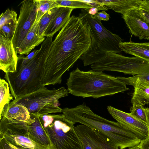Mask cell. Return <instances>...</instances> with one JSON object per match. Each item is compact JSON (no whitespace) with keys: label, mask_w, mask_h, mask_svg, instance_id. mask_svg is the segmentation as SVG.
Instances as JSON below:
<instances>
[{"label":"cell","mask_w":149,"mask_h":149,"mask_svg":"<svg viewBox=\"0 0 149 149\" xmlns=\"http://www.w3.org/2000/svg\"><path fill=\"white\" fill-rule=\"evenodd\" d=\"M62 112L74 124L79 123L98 131L111 144L120 149L133 147L141 141L119 123L107 120L94 113L85 102L73 108H65Z\"/></svg>","instance_id":"cell-2"},{"label":"cell","mask_w":149,"mask_h":149,"mask_svg":"<svg viewBox=\"0 0 149 149\" xmlns=\"http://www.w3.org/2000/svg\"><path fill=\"white\" fill-rule=\"evenodd\" d=\"M49 138L50 149H83L74 124L63 114L39 116Z\"/></svg>","instance_id":"cell-6"},{"label":"cell","mask_w":149,"mask_h":149,"mask_svg":"<svg viewBox=\"0 0 149 149\" xmlns=\"http://www.w3.org/2000/svg\"><path fill=\"white\" fill-rule=\"evenodd\" d=\"M74 9L60 7L45 30L44 36L53 37V35L65 25L70 18V15Z\"/></svg>","instance_id":"cell-18"},{"label":"cell","mask_w":149,"mask_h":149,"mask_svg":"<svg viewBox=\"0 0 149 149\" xmlns=\"http://www.w3.org/2000/svg\"><path fill=\"white\" fill-rule=\"evenodd\" d=\"M59 7L52 9L46 13L39 21L38 33L40 37L44 36V33L51 21L59 9Z\"/></svg>","instance_id":"cell-23"},{"label":"cell","mask_w":149,"mask_h":149,"mask_svg":"<svg viewBox=\"0 0 149 149\" xmlns=\"http://www.w3.org/2000/svg\"><path fill=\"white\" fill-rule=\"evenodd\" d=\"M139 146L141 149H149V135L147 138L141 141Z\"/></svg>","instance_id":"cell-33"},{"label":"cell","mask_w":149,"mask_h":149,"mask_svg":"<svg viewBox=\"0 0 149 149\" xmlns=\"http://www.w3.org/2000/svg\"><path fill=\"white\" fill-rule=\"evenodd\" d=\"M138 9L142 17L149 22V3L147 0H141Z\"/></svg>","instance_id":"cell-28"},{"label":"cell","mask_w":149,"mask_h":149,"mask_svg":"<svg viewBox=\"0 0 149 149\" xmlns=\"http://www.w3.org/2000/svg\"><path fill=\"white\" fill-rule=\"evenodd\" d=\"M119 47L125 53L140 58L149 62V42L139 43L121 42Z\"/></svg>","instance_id":"cell-20"},{"label":"cell","mask_w":149,"mask_h":149,"mask_svg":"<svg viewBox=\"0 0 149 149\" xmlns=\"http://www.w3.org/2000/svg\"><path fill=\"white\" fill-rule=\"evenodd\" d=\"M145 111L147 119V124L149 130V108H145Z\"/></svg>","instance_id":"cell-36"},{"label":"cell","mask_w":149,"mask_h":149,"mask_svg":"<svg viewBox=\"0 0 149 149\" xmlns=\"http://www.w3.org/2000/svg\"><path fill=\"white\" fill-rule=\"evenodd\" d=\"M0 149H15L13 145L3 137L0 135Z\"/></svg>","instance_id":"cell-31"},{"label":"cell","mask_w":149,"mask_h":149,"mask_svg":"<svg viewBox=\"0 0 149 149\" xmlns=\"http://www.w3.org/2000/svg\"></svg>","instance_id":"cell-40"},{"label":"cell","mask_w":149,"mask_h":149,"mask_svg":"<svg viewBox=\"0 0 149 149\" xmlns=\"http://www.w3.org/2000/svg\"><path fill=\"white\" fill-rule=\"evenodd\" d=\"M18 57L12 42L0 33V69L5 73L17 70Z\"/></svg>","instance_id":"cell-13"},{"label":"cell","mask_w":149,"mask_h":149,"mask_svg":"<svg viewBox=\"0 0 149 149\" xmlns=\"http://www.w3.org/2000/svg\"><path fill=\"white\" fill-rule=\"evenodd\" d=\"M4 117L9 119L25 122L28 124L34 121L27 109L24 106L12 101L6 104L0 116V119Z\"/></svg>","instance_id":"cell-15"},{"label":"cell","mask_w":149,"mask_h":149,"mask_svg":"<svg viewBox=\"0 0 149 149\" xmlns=\"http://www.w3.org/2000/svg\"><path fill=\"white\" fill-rule=\"evenodd\" d=\"M108 9L123 15L129 11L139 7L140 0H98Z\"/></svg>","instance_id":"cell-21"},{"label":"cell","mask_w":149,"mask_h":149,"mask_svg":"<svg viewBox=\"0 0 149 149\" xmlns=\"http://www.w3.org/2000/svg\"><path fill=\"white\" fill-rule=\"evenodd\" d=\"M137 75L140 78L144 80L149 81V72Z\"/></svg>","instance_id":"cell-35"},{"label":"cell","mask_w":149,"mask_h":149,"mask_svg":"<svg viewBox=\"0 0 149 149\" xmlns=\"http://www.w3.org/2000/svg\"><path fill=\"white\" fill-rule=\"evenodd\" d=\"M56 1L59 7H68L74 9L77 8L89 9L92 8L90 4L81 0H56Z\"/></svg>","instance_id":"cell-25"},{"label":"cell","mask_w":149,"mask_h":149,"mask_svg":"<svg viewBox=\"0 0 149 149\" xmlns=\"http://www.w3.org/2000/svg\"><path fill=\"white\" fill-rule=\"evenodd\" d=\"M20 13L12 42L16 53L35 22L38 6L36 0H25L21 2Z\"/></svg>","instance_id":"cell-9"},{"label":"cell","mask_w":149,"mask_h":149,"mask_svg":"<svg viewBox=\"0 0 149 149\" xmlns=\"http://www.w3.org/2000/svg\"><path fill=\"white\" fill-rule=\"evenodd\" d=\"M88 13L91 15H95L98 13V10L95 8H91L88 9Z\"/></svg>","instance_id":"cell-34"},{"label":"cell","mask_w":149,"mask_h":149,"mask_svg":"<svg viewBox=\"0 0 149 149\" xmlns=\"http://www.w3.org/2000/svg\"><path fill=\"white\" fill-rule=\"evenodd\" d=\"M9 143L14 146L24 149H49L32 141L29 135L22 133H0Z\"/></svg>","instance_id":"cell-17"},{"label":"cell","mask_w":149,"mask_h":149,"mask_svg":"<svg viewBox=\"0 0 149 149\" xmlns=\"http://www.w3.org/2000/svg\"><path fill=\"white\" fill-rule=\"evenodd\" d=\"M34 121L28 124L29 138L39 145L46 146L50 149V143L49 138L44 128L39 116H31Z\"/></svg>","instance_id":"cell-16"},{"label":"cell","mask_w":149,"mask_h":149,"mask_svg":"<svg viewBox=\"0 0 149 149\" xmlns=\"http://www.w3.org/2000/svg\"><path fill=\"white\" fill-rule=\"evenodd\" d=\"M91 42L86 23L72 16L52 42L42 68V86L61 84L63 74L87 52Z\"/></svg>","instance_id":"cell-1"},{"label":"cell","mask_w":149,"mask_h":149,"mask_svg":"<svg viewBox=\"0 0 149 149\" xmlns=\"http://www.w3.org/2000/svg\"><path fill=\"white\" fill-rule=\"evenodd\" d=\"M68 91L64 87L50 90L42 87L32 93L20 96L12 102L25 107L31 116H40L62 112L58 100L67 96Z\"/></svg>","instance_id":"cell-7"},{"label":"cell","mask_w":149,"mask_h":149,"mask_svg":"<svg viewBox=\"0 0 149 149\" xmlns=\"http://www.w3.org/2000/svg\"><path fill=\"white\" fill-rule=\"evenodd\" d=\"M66 84L69 93L83 98L96 99L129 90L117 77L93 70L82 71L78 68L70 73Z\"/></svg>","instance_id":"cell-3"},{"label":"cell","mask_w":149,"mask_h":149,"mask_svg":"<svg viewBox=\"0 0 149 149\" xmlns=\"http://www.w3.org/2000/svg\"><path fill=\"white\" fill-rule=\"evenodd\" d=\"M53 37H47L34 57L23 65L17 64V71L6 73L4 79L9 85L14 99L34 92L42 86L41 72L43 64L50 49Z\"/></svg>","instance_id":"cell-4"},{"label":"cell","mask_w":149,"mask_h":149,"mask_svg":"<svg viewBox=\"0 0 149 149\" xmlns=\"http://www.w3.org/2000/svg\"><path fill=\"white\" fill-rule=\"evenodd\" d=\"M38 50L35 49L26 56L18 57V60L20 62H18L17 64L20 65H25L30 61L36 55Z\"/></svg>","instance_id":"cell-29"},{"label":"cell","mask_w":149,"mask_h":149,"mask_svg":"<svg viewBox=\"0 0 149 149\" xmlns=\"http://www.w3.org/2000/svg\"><path fill=\"white\" fill-rule=\"evenodd\" d=\"M83 149H120L110 143L98 131L84 125L74 127Z\"/></svg>","instance_id":"cell-11"},{"label":"cell","mask_w":149,"mask_h":149,"mask_svg":"<svg viewBox=\"0 0 149 149\" xmlns=\"http://www.w3.org/2000/svg\"><path fill=\"white\" fill-rule=\"evenodd\" d=\"M8 83L4 79H0V116L5 106L13 100V96L10 93Z\"/></svg>","instance_id":"cell-22"},{"label":"cell","mask_w":149,"mask_h":149,"mask_svg":"<svg viewBox=\"0 0 149 149\" xmlns=\"http://www.w3.org/2000/svg\"><path fill=\"white\" fill-rule=\"evenodd\" d=\"M129 32L140 40H149V22L140 14L138 8L122 15Z\"/></svg>","instance_id":"cell-12"},{"label":"cell","mask_w":149,"mask_h":149,"mask_svg":"<svg viewBox=\"0 0 149 149\" xmlns=\"http://www.w3.org/2000/svg\"><path fill=\"white\" fill-rule=\"evenodd\" d=\"M109 113L117 122L119 123L137 136L141 141L149 135L147 124L137 118L130 113H127L111 106H108Z\"/></svg>","instance_id":"cell-10"},{"label":"cell","mask_w":149,"mask_h":149,"mask_svg":"<svg viewBox=\"0 0 149 149\" xmlns=\"http://www.w3.org/2000/svg\"><path fill=\"white\" fill-rule=\"evenodd\" d=\"M14 146V148H15V149H22V148H17L15 146Z\"/></svg>","instance_id":"cell-38"},{"label":"cell","mask_w":149,"mask_h":149,"mask_svg":"<svg viewBox=\"0 0 149 149\" xmlns=\"http://www.w3.org/2000/svg\"><path fill=\"white\" fill-rule=\"evenodd\" d=\"M147 1L148 2V3H149V0H147Z\"/></svg>","instance_id":"cell-39"},{"label":"cell","mask_w":149,"mask_h":149,"mask_svg":"<svg viewBox=\"0 0 149 149\" xmlns=\"http://www.w3.org/2000/svg\"><path fill=\"white\" fill-rule=\"evenodd\" d=\"M17 22H7L0 26V33L7 39L12 41Z\"/></svg>","instance_id":"cell-26"},{"label":"cell","mask_w":149,"mask_h":149,"mask_svg":"<svg viewBox=\"0 0 149 149\" xmlns=\"http://www.w3.org/2000/svg\"><path fill=\"white\" fill-rule=\"evenodd\" d=\"M128 149H141L138 145L136 146L133 147L128 148Z\"/></svg>","instance_id":"cell-37"},{"label":"cell","mask_w":149,"mask_h":149,"mask_svg":"<svg viewBox=\"0 0 149 149\" xmlns=\"http://www.w3.org/2000/svg\"><path fill=\"white\" fill-rule=\"evenodd\" d=\"M38 6L36 22H38L47 12L54 8L59 7L56 0H36Z\"/></svg>","instance_id":"cell-24"},{"label":"cell","mask_w":149,"mask_h":149,"mask_svg":"<svg viewBox=\"0 0 149 149\" xmlns=\"http://www.w3.org/2000/svg\"><path fill=\"white\" fill-rule=\"evenodd\" d=\"M82 1L88 3L92 8H97L98 10H107L108 9L102 4L100 3L98 0H81Z\"/></svg>","instance_id":"cell-30"},{"label":"cell","mask_w":149,"mask_h":149,"mask_svg":"<svg viewBox=\"0 0 149 149\" xmlns=\"http://www.w3.org/2000/svg\"><path fill=\"white\" fill-rule=\"evenodd\" d=\"M117 77L126 85L134 87L131 103L134 102L143 106L149 103V81L140 78L137 75L128 77Z\"/></svg>","instance_id":"cell-14"},{"label":"cell","mask_w":149,"mask_h":149,"mask_svg":"<svg viewBox=\"0 0 149 149\" xmlns=\"http://www.w3.org/2000/svg\"><path fill=\"white\" fill-rule=\"evenodd\" d=\"M95 15L100 21H108L109 19V15L104 10L100 12H98Z\"/></svg>","instance_id":"cell-32"},{"label":"cell","mask_w":149,"mask_h":149,"mask_svg":"<svg viewBox=\"0 0 149 149\" xmlns=\"http://www.w3.org/2000/svg\"><path fill=\"white\" fill-rule=\"evenodd\" d=\"M79 17L86 24L91 40L88 49L80 58L84 66L102 59L108 52H121L119 44L123 39L107 29L96 15H90L88 9H81Z\"/></svg>","instance_id":"cell-5"},{"label":"cell","mask_w":149,"mask_h":149,"mask_svg":"<svg viewBox=\"0 0 149 149\" xmlns=\"http://www.w3.org/2000/svg\"><path fill=\"white\" fill-rule=\"evenodd\" d=\"M130 113L133 116L147 124V117L145 108L142 105L133 102Z\"/></svg>","instance_id":"cell-27"},{"label":"cell","mask_w":149,"mask_h":149,"mask_svg":"<svg viewBox=\"0 0 149 149\" xmlns=\"http://www.w3.org/2000/svg\"><path fill=\"white\" fill-rule=\"evenodd\" d=\"M39 22V21H35L20 45L17 54H19L20 55L29 54L36 47L45 40L44 37H40L38 36V30Z\"/></svg>","instance_id":"cell-19"},{"label":"cell","mask_w":149,"mask_h":149,"mask_svg":"<svg viewBox=\"0 0 149 149\" xmlns=\"http://www.w3.org/2000/svg\"><path fill=\"white\" fill-rule=\"evenodd\" d=\"M92 70L109 71L136 75L149 72V62L137 56L128 57L108 52L102 59L91 65Z\"/></svg>","instance_id":"cell-8"}]
</instances>
